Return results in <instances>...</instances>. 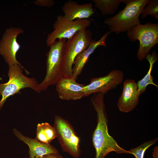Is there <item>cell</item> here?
Wrapping results in <instances>:
<instances>
[{
	"instance_id": "6da1fadb",
	"label": "cell",
	"mask_w": 158,
	"mask_h": 158,
	"mask_svg": "<svg viewBox=\"0 0 158 158\" xmlns=\"http://www.w3.org/2000/svg\"><path fill=\"white\" fill-rule=\"evenodd\" d=\"M104 95L101 93H95L91 99L92 105L97 113V125L92 135V143L95 150V158H104L112 152L118 154H130L129 151L120 147L109 134Z\"/></svg>"
},
{
	"instance_id": "7a4b0ae2",
	"label": "cell",
	"mask_w": 158,
	"mask_h": 158,
	"mask_svg": "<svg viewBox=\"0 0 158 158\" xmlns=\"http://www.w3.org/2000/svg\"><path fill=\"white\" fill-rule=\"evenodd\" d=\"M148 0H125V7L113 17L104 21L110 32L116 34L128 31L140 24L139 17Z\"/></svg>"
},
{
	"instance_id": "3957f363",
	"label": "cell",
	"mask_w": 158,
	"mask_h": 158,
	"mask_svg": "<svg viewBox=\"0 0 158 158\" xmlns=\"http://www.w3.org/2000/svg\"><path fill=\"white\" fill-rule=\"evenodd\" d=\"M66 39H58L50 46L46 54V71L45 77L39 84L41 92L50 86L56 85L62 78L63 59Z\"/></svg>"
},
{
	"instance_id": "277c9868",
	"label": "cell",
	"mask_w": 158,
	"mask_h": 158,
	"mask_svg": "<svg viewBox=\"0 0 158 158\" xmlns=\"http://www.w3.org/2000/svg\"><path fill=\"white\" fill-rule=\"evenodd\" d=\"M21 65H14L9 67L8 72V81L6 83L0 84V111L7 99L9 97L20 93L22 89L30 88L38 93H40L39 84L33 78H30L23 73Z\"/></svg>"
},
{
	"instance_id": "5b68a950",
	"label": "cell",
	"mask_w": 158,
	"mask_h": 158,
	"mask_svg": "<svg viewBox=\"0 0 158 158\" xmlns=\"http://www.w3.org/2000/svg\"><path fill=\"white\" fill-rule=\"evenodd\" d=\"M92 32L84 29L68 40L64 49L63 59V76H72V68L76 56L86 49L93 40Z\"/></svg>"
},
{
	"instance_id": "8992f818",
	"label": "cell",
	"mask_w": 158,
	"mask_h": 158,
	"mask_svg": "<svg viewBox=\"0 0 158 158\" xmlns=\"http://www.w3.org/2000/svg\"><path fill=\"white\" fill-rule=\"evenodd\" d=\"M128 39L132 42L138 40L139 47L137 56L142 61L149 54L151 48L158 43V24L147 23L139 24L128 31Z\"/></svg>"
},
{
	"instance_id": "52a82bcc",
	"label": "cell",
	"mask_w": 158,
	"mask_h": 158,
	"mask_svg": "<svg viewBox=\"0 0 158 158\" xmlns=\"http://www.w3.org/2000/svg\"><path fill=\"white\" fill-rule=\"evenodd\" d=\"M54 127L62 150L74 158H79L81 153L80 139L72 126L61 117L56 116Z\"/></svg>"
},
{
	"instance_id": "ba28073f",
	"label": "cell",
	"mask_w": 158,
	"mask_h": 158,
	"mask_svg": "<svg viewBox=\"0 0 158 158\" xmlns=\"http://www.w3.org/2000/svg\"><path fill=\"white\" fill-rule=\"evenodd\" d=\"M91 24V21L88 19L70 21L66 19L64 16L59 15L53 25L54 30L47 35V45L49 47L57 39H69L78 31L86 28Z\"/></svg>"
},
{
	"instance_id": "9c48e42d",
	"label": "cell",
	"mask_w": 158,
	"mask_h": 158,
	"mask_svg": "<svg viewBox=\"0 0 158 158\" xmlns=\"http://www.w3.org/2000/svg\"><path fill=\"white\" fill-rule=\"evenodd\" d=\"M23 30L18 27H11L5 30L0 41V54L9 67L21 65L16 58V54L20 46L18 42V36L24 33Z\"/></svg>"
},
{
	"instance_id": "30bf717a",
	"label": "cell",
	"mask_w": 158,
	"mask_h": 158,
	"mask_svg": "<svg viewBox=\"0 0 158 158\" xmlns=\"http://www.w3.org/2000/svg\"><path fill=\"white\" fill-rule=\"evenodd\" d=\"M124 77L122 71L116 69L104 76L91 78L90 83L83 88L85 97L97 93L104 94L116 88L122 82Z\"/></svg>"
},
{
	"instance_id": "8fae6325",
	"label": "cell",
	"mask_w": 158,
	"mask_h": 158,
	"mask_svg": "<svg viewBox=\"0 0 158 158\" xmlns=\"http://www.w3.org/2000/svg\"><path fill=\"white\" fill-rule=\"evenodd\" d=\"M140 95L135 80L126 79L123 83L122 92L117 102L119 110L125 113L134 110L139 103Z\"/></svg>"
},
{
	"instance_id": "7c38bea8",
	"label": "cell",
	"mask_w": 158,
	"mask_h": 158,
	"mask_svg": "<svg viewBox=\"0 0 158 158\" xmlns=\"http://www.w3.org/2000/svg\"><path fill=\"white\" fill-rule=\"evenodd\" d=\"M85 86L77 83L72 76H66L56 84V90L61 99L77 100L85 97L83 88Z\"/></svg>"
},
{
	"instance_id": "4fadbf2b",
	"label": "cell",
	"mask_w": 158,
	"mask_h": 158,
	"mask_svg": "<svg viewBox=\"0 0 158 158\" xmlns=\"http://www.w3.org/2000/svg\"><path fill=\"white\" fill-rule=\"evenodd\" d=\"M13 131L15 135L19 140L28 146L30 158H41L47 154L59 153L57 149L50 144L43 143L36 138H32L25 136L16 129H13Z\"/></svg>"
},
{
	"instance_id": "5bb4252c",
	"label": "cell",
	"mask_w": 158,
	"mask_h": 158,
	"mask_svg": "<svg viewBox=\"0 0 158 158\" xmlns=\"http://www.w3.org/2000/svg\"><path fill=\"white\" fill-rule=\"evenodd\" d=\"M91 3L79 4L76 2L69 0L66 2L62 9L64 18L70 21L78 19H88L95 13V10Z\"/></svg>"
},
{
	"instance_id": "9a60e30c",
	"label": "cell",
	"mask_w": 158,
	"mask_h": 158,
	"mask_svg": "<svg viewBox=\"0 0 158 158\" xmlns=\"http://www.w3.org/2000/svg\"><path fill=\"white\" fill-rule=\"evenodd\" d=\"M111 33L108 32L105 33L98 40H93L89 47L78 54L74 61L72 68V76L76 80L80 74L85 64L87 62L90 55L99 46H107L106 38Z\"/></svg>"
},
{
	"instance_id": "2e32d148",
	"label": "cell",
	"mask_w": 158,
	"mask_h": 158,
	"mask_svg": "<svg viewBox=\"0 0 158 158\" xmlns=\"http://www.w3.org/2000/svg\"><path fill=\"white\" fill-rule=\"evenodd\" d=\"M145 59H146L149 61L150 65V67L146 74L137 83L138 90L140 95L146 91L147 87L149 85H152L157 88L158 87V86L153 83V77L151 75L154 63L158 60L157 54L155 51H154L152 54L150 53L147 54Z\"/></svg>"
},
{
	"instance_id": "e0dca14e",
	"label": "cell",
	"mask_w": 158,
	"mask_h": 158,
	"mask_svg": "<svg viewBox=\"0 0 158 158\" xmlns=\"http://www.w3.org/2000/svg\"><path fill=\"white\" fill-rule=\"evenodd\" d=\"M56 137L54 127L48 123H42L37 125L36 138L39 141L50 144L51 141Z\"/></svg>"
},
{
	"instance_id": "ac0fdd59",
	"label": "cell",
	"mask_w": 158,
	"mask_h": 158,
	"mask_svg": "<svg viewBox=\"0 0 158 158\" xmlns=\"http://www.w3.org/2000/svg\"><path fill=\"white\" fill-rule=\"evenodd\" d=\"M95 7L97 8L104 16L113 15L115 13L121 2L124 0H92Z\"/></svg>"
},
{
	"instance_id": "d6986e66",
	"label": "cell",
	"mask_w": 158,
	"mask_h": 158,
	"mask_svg": "<svg viewBox=\"0 0 158 158\" xmlns=\"http://www.w3.org/2000/svg\"><path fill=\"white\" fill-rule=\"evenodd\" d=\"M146 5L140 14L141 18L144 19L147 15H150L152 17L158 20V0H148Z\"/></svg>"
},
{
	"instance_id": "ffe728a7",
	"label": "cell",
	"mask_w": 158,
	"mask_h": 158,
	"mask_svg": "<svg viewBox=\"0 0 158 158\" xmlns=\"http://www.w3.org/2000/svg\"><path fill=\"white\" fill-rule=\"evenodd\" d=\"M158 138L145 142L138 146L131 149L129 151L130 154L134 155L135 158H144L146 150L157 141Z\"/></svg>"
},
{
	"instance_id": "44dd1931",
	"label": "cell",
	"mask_w": 158,
	"mask_h": 158,
	"mask_svg": "<svg viewBox=\"0 0 158 158\" xmlns=\"http://www.w3.org/2000/svg\"><path fill=\"white\" fill-rule=\"evenodd\" d=\"M34 3L35 5L50 7L54 5V1L53 0H37L34 2Z\"/></svg>"
},
{
	"instance_id": "7402d4cb",
	"label": "cell",
	"mask_w": 158,
	"mask_h": 158,
	"mask_svg": "<svg viewBox=\"0 0 158 158\" xmlns=\"http://www.w3.org/2000/svg\"><path fill=\"white\" fill-rule=\"evenodd\" d=\"M41 158H63V157L59 153H50L45 155Z\"/></svg>"
},
{
	"instance_id": "603a6c76",
	"label": "cell",
	"mask_w": 158,
	"mask_h": 158,
	"mask_svg": "<svg viewBox=\"0 0 158 158\" xmlns=\"http://www.w3.org/2000/svg\"><path fill=\"white\" fill-rule=\"evenodd\" d=\"M157 146H156L153 149L152 157L153 158H158V149Z\"/></svg>"
}]
</instances>
